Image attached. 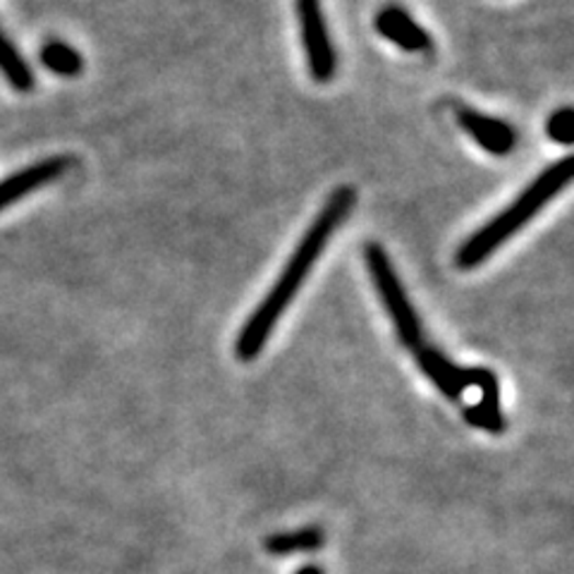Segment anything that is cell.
I'll use <instances>...</instances> for the list:
<instances>
[{
	"label": "cell",
	"instance_id": "4",
	"mask_svg": "<svg viewBox=\"0 0 574 574\" xmlns=\"http://www.w3.org/2000/svg\"><path fill=\"white\" fill-rule=\"evenodd\" d=\"M364 259H367L369 275L373 280V288H376L385 312H389V316H391L399 342L409 347V350H419V347L424 345L421 322H419L417 312H414V306L407 297L403 283H399V278L391 263V257L385 254V249L381 245H369L364 249Z\"/></svg>",
	"mask_w": 574,
	"mask_h": 574
},
{
	"label": "cell",
	"instance_id": "1",
	"mask_svg": "<svg viewBox=\"0 0 574 574\" xmlns=\"http://www.w3.org/2000/svg\"><path fill=\"white\" fill-rule=\"evenodd\" d=\"M354 202H357V192L352 187H338L324 204V209L318 211V216L309 225V230H306L304 237L300 239L297 249L292 251L283 273L278 275L273 288L269 290V295L261 300L257 312L247 318V324L243 326V330H239L235 352L243 362H251V359H257L261 354L266 342L271 338V333L280 322V316L285 314L292 300L297 297L302 283L309 278L314 263L318 261V257H322V251L330 243V237L336 235L342 221L350 218Z\"/></svg>",
	"mask_w": 574,
	"mask_h": 574
},
{
	"label": "cell",
	"instance_id": "10",
	"mask_svg": "<svg viewBox=\"0 0 574 574\" xmlns=\"http://www.w3.org/2000/svg\"><path fill=\"white\" fill-rule=\"evenodd\" d=\"M0 72L5 75L12 89L18 91H32L34 89V72L22 53L10 44V38L0 30Z\"/></svg>",
	"mask_w": 574,
	"mask_h": 574
},
{
	"label": "cell",
	"instance_id": "3",
	"mask_svg": "<svg viewBox=\"0 0 574 574\" xmlns=\"http://www.w3.org/2000/svg\"><path fill=\"white\" fill-rule=\"evenodd\" d=\"M414 354H417L419 369L434 381L436 389L446 397L455 399V403L464 395V391H482V403L464 409L466 421L488 434L505 431V419L500 412V385L496 373L488 369H460L458 364H452L446 354H440L434 347L426 345H421L419 350H414Z\"/></svg>",
	"mask_w": 574,
	"mask_h": 574
},
{
	"label": "cell",
	"instance_id": "9",
	"mask_svg": "<svg viewBox=\"0 0 574 574\" xmlns=\"http://www.w3.org/2000/svg\"><path fill=\"white\" fill-rule=\"evenodd\" d=\"M326 537L318 527H306L297 531H285V533H273L263 541V549L271 555H288V553H312L324 545Z\"/></svg>",
	"mask_w": 574,
	"mask_h": 574
},
{
	"label": "cell",
	"instance_id": "5",
	"mask_svg": "<svg viewBox=\"0 0 574 574\" xmlns=\"http://www.w3.org/2000/svg\"><path fill=\"white\" fill-rule=\"evenodd\" d=\"M297 20L302 46L309 63V72L316 82H330L336 75V48L330 44L326 18L322 10V0H297Z\"/></svg>",
	"mask_w": 574,
	"mask_h": 574
},
{
	"label": "cell",
	"instance_id": "6",
	"mask_svg": "<svg viewBox=\"0 0 574 574\" xmlns=\"http://www.w3.org/2000/svg\"><path fill=\"white\" fill-rule=\"evenodd\" d=\"M70 168H72L70 156H53V158H44V161H38L34 166H26L18 172H12L10 178L0 182V211L20 202V199H24L26 194L38 190V187H46L53 180L68 176Z\"/></svg>",
	"mask_w": 574,
	"mask_h": 574
},
{
	"label": "cell",
	"instance_id": "2",
	"mask_svg": "<svg viewBox=\"0 0 574 574\" xmlns=\"http://www.w3.org/2000/svg\"><path fill=\"white\" fill-rule=\"evenodd\" d=\"M570 180H572V158L567 156L563 161L545 168L510 206L503 209V213H498L496 218H491L484 228H479L470 239H466L458 251L455 263L462 271L479 269L493 251H498V247H503L507 239L522 230L553 196L563 192L570 184Z\"/></svg>",
	"mask_w": 574,
	"mask_h": 574
},
{
	"label": "cell",
	"instance_id": "12",
	"mask_svg": "<svg viewBox=\"0 0 574 574\" xmlns=\"http://www.w3.org/2000/svg\"><path fill=\"white\" fill-rule=\"evenodd\" d=\"M545 130H549V137L555 144L570 146L574 142V113H572V109L555 111L549 120V125H545Z\"/></svg>",
	"mask_w": 574,
	"mask_h": 574
},
{
	"label": "cell",
	"instance_id": "11",
	"mask_svg": "<svg viewBox=\"0 0 574 574\" xmlns=\"http://www.w3.org/2000/svg\"><path fill=\"white\" fill-rule=\"evenodd\" d=\"M42 63L50 72H56L60 77H75L82 72V56L79 53L63 44V42H50L42 48Z\"/></svg>",
	"mask_w": 574,
	"mask_h": 574
},
{
	"label": "cell",
	"instance_id": "13",
	"mask_svg": "<svg viewBox=\"0 0 574 574\" xmlns=\"http://www.w3.org/2000/svg\"><path fill=\"white\" fill-rule=\"evenodd\" d=\"M297 574H324V570L318 567V565H306V567H302Z\"/></svg>",
	"mask_w": 574,
	"mask_h": 574
},
{
	"label": "cell",
	"instance_id": "7",
	"mask_svg": "<svg viewBox=\"0 0 574 574\" xmlns=\"http://www.w3.org/2000/svg\"><path fill=\"white\" fill-rule=\"evenodd\" d=\"M458 120L462 130L470 135L482 149H486L493 156H507L517 144V135L515 130L503 123V120L496 117H488L479 111L472 109H462L458 113Z\"/></svg>",
	"mask_w": 574,
	"mask_h": 574
},
{
	"label": "cell",
	"instance_id": "8",
	"mask_svg": "<svg viewBox=\"0 0 574 574\" xmlns=\"http://www.w3.org/2000/svg\"><path fill=\"white\" fill-rule=\"evenodd\" d=\"M376 32L389 38L391 44L397 48H403L407 53H419L431 46V36L429 32L419 26L409 18V12L403 8H385L376 15Z\"/></svg>",
	"mask_w": 574,
	"mask_h": 574
}]
</instances>
